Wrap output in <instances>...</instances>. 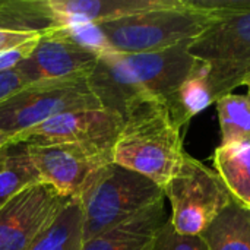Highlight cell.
Returning a JSON list of instances; mask_svg holds the SVG:
<instances>
[{
  "label": "cell",
  "mask_w": 250,
  "mask_h": 250,
  "mask_svg": "<svg viewBox=\"0 0 250 250\" xmlns=\"http://www.w3.org/2000/svg\"><path fill=\"white\" fill-rule=\"evenodd\" d=\"M180 132L167 105L151 98L125 120L111 149V161L152 180L164 190L186 154Z\"/></svg>",
  "instance_id": "1"
},
{
  "label": "cell",
  "mask_w": 250,
  "mask_h": 250,
  "mask_svg": "<svg viewBox=\"0 0 250 250\" xmlns=\"http://www.w3.org/2000/svg\"><path fill=\"white\" fill-rule=\"evenodd\" d=\"M212 18L188 0H171L163 7L103 22L97 28L111 51L138 54L193 41L207 29Z\"/></svg>",
  "instance_id": "2"
},
{
  "label": "cell",
  "mask_w": 250,
  "mask_h": 250,
  "mask_svg": "<svg viewBox=\"0 0 250 250\" xmlns=\"http://www.w3.org/2000/svg\"><path fill=\"white\" fill-rule=\"evenodd\" d=\"M164 190L152 180L114 163L103 167L78 198L82 240L110 230L164 201Z\"/></svg>",
  "instance_id": "3"
},
{
  "label": "cell",
  "mask_w": 250,
  "mask_h": 250,
  "mask_svg": "<svg viewBox=\"0 0 250 250\" xmlns=\"http://www.w3.org/2000/svg\"><path fill=\"white\" fill-rule=\"evenodd\" d=\"M207 29L189 47L190 54L209 67L214 103L250 76V12L215 13Z\"/></svg>",
  "instance_id": "4"
},
{
  "label": "cell",
  "mask_w": 250,
  "mask_h": 250,
  "mask_svg": "<svg viewBox=\"0 0 250 250\" xmlns=\"http://www.w3.org/2000/svg\"><path fill=\"white\" fill-rule=\"evenodd\" d=\"M164 196L171 205L168 221L183 236H201L234 201L214 168L188 152L164 188Z\"/></svg>",
  "instance_id": "5"
},
{
  "label": "cell",
  "mask_w": 250,
  "mask_h": 250,
  "mask_svg": "<svg viewBox=\"0 0 250 250\" xmlns=\"http://www.w3.org/2000/svg\"><path fill=\"white\" fill-rule=\"evenodd\" d=\"M85 108H103L86 78L37 82L0 104V129L13 138L56 116Z\"/></svg>",
  "instance_id": "6"
},
{
  "label": "cell",
  "mask_w": 250,
  "mask_h": 250,
  "mask_svg": "<svg viewBox=\"0 0 250 250\" xmlns=\"http://www.w3.org/2000/svg\"><path fill=\"white\" fill-rule=\"evenodd\" d=\"M41 183L62 196L78 199L95 174L111 161V151L78 144L25 145Z\"/></svg>",
  "instance_id": "7"
},
{
  "label": "cell",
  "mask_w": 250,
  "mask_h": 250,
  "mask_svg": "<svg viewBox=\"0 0 250 250\" xmlns=\"http://www.w3.org/2000/svg\"><path fill=\"white\" fill-rule=\"evenodd\" d=\"M72 199L34 183L0 208V250H31Z\"/></svg>",
  "instance_id": "8"
},
{
  "label": "cell",
  "mask_w": 250,
  "mask_h": 250,
  "mask_svg": "<svg viewBox=\"0 0 250 250\" xmlns=\"http://www.w3.org/2000/svg\"><path fill=\"white\" fill-rule=\"evenodd\" d=\"M125 120L105 108H85L56 116L10 139L13 145L78 144L111 151Z\"/></svg>",
  "instance_id": "9"
},
{
  "label": "cell",
  "mask_w": 250,
  "mask_h": 250,
  "mask_svg": "<svg viewBox=\"0 0 250 250\" xmlns=\"http://www.w3.org/2000/svg\"><path fill=\"white\" fill-rule=\"evenodd\" d=\"M98 57L100 53L70 38L60 26L42 32L29 56L15 70L28 85L86 78Z\"/></svg>",
  "instance_id": "10"
},
{
  "label": "cell",
  "mask_w": 250,
  "mask_h": 250,
  "mask_svg": "<svg viewBox=\"0 0 250 250\" xmlns=\"http://www.w3.org/2000/svg\"><path fill=\"white\" fill-rule=\"evenodd\" d=\"M190 42L149 53L117 54L144 89L168 105L198 62L189 51Z\"/></svg>",
  "instance_id": "11"
},
{
  "label": "cell",
  "mask_w": 250,
  "mask_h": 250,
  "mask_svg": "<svg viewBox=\"0 0 250 250\" xmlns=\"http://www.w3.org/2000/svg\"><path fill=\"white\" fill-rule=\"evenodd\" d=\"M86 82L100 105L126 120L139 105L154 98L135 79L114 51L100 54L86 76Z\"/></svg>",
  "instance_id": "12"
},
{
  "label": "cell",
  "mask_w": 250,
  "mask_h": 250,
  "mask_svg": "<svg viewBox=\"0 0 250 250\" xmlns=\"http://www.w3.org/2000/svg\"><path fill=\"white\" fill-rule=\"evenodd\" d=\"M166 217L164 201L82 243L81 250H154Z\"/></svg>",
  "instance_id": "13"
},
{
  "label": "cell",
  "mask_w": 250,
  "mask_h": 250,
  "mask_svg": "<svg viewBox=\"0 0 250 250\" xmlns=\"http://www.w3.org/2000/svg\"><path fill=\"white\" fill-rule=\"evenodd\" d=\"M171 0H48L60 26L98 25L168 4Z\"/></svg>",
  "instance_id": "14"
},
{
  "label": "cell",
  "mask_w": 250,
  "mask_h": 250,
  "mask_svg": "<svg viewBox=\"0 0 250 250\" xmlns=\"http://www.w3.org/2000/svg\"><path fill=\"white\" fill-rule=\"evenodd\" d=\"M201 237L208 250H250V208L233 201Z\"/></svg>",
  "instance_id": "15"
},
{
  "label": "cell",
  "mask_w": 250,
  "mask_h": 250,
  "mask_svg": "<svg viewBox=\"0 0 250 250\" xmlns=\"http://www.w3.org/2000/svg\"><path fill=\"white\" fill-rule=\"evenodd\" d=\"M212 163L231 198L250 208V142L220 145L214 151Z\"/></svg>",
  "instance_id": "16"
},
{
  "label": "cell",
  "mask_w": 250,
  "mask_h": 250,
  "mask_svg": "<svg viewBox=\"0 0 250 250\" xmlns=\"http://www.w3.org/2000/svg\"><path fill=\"white\" fill-rule=\"evenodd\" d=\"M214 103L209 88V67L198 60L195 69L167 105L173 122L183 129L196 114Z\"/></svg>",
  "instance_id": "17"
},
{
  "label": "cell",
  "mask_w": 250,
  "mask_h": 250,
  "mask_svg": "<svg viewBox=\"0 0 250 250\" xmlns=\"http://www.w3.org/2000/svg\"><path fill=\"white\" fill-rule=\"evenodd\" d=\"M60 28L48 0H0V31L45 32Z\"/></svg>",
  "instance_id": "18"
},
{
  "label": "cell",
  "mask_w": 250,
  "mask_h": 250,
  "mask_svg": "<svg viewBox=\"0 0 250 250\" xmlns=\"http://www.w3.org/2000/svg\"><path fill=\"white\" fill-rule=\"evenodd\" d=\"M221 145L250 142V89L246 94H229L215 101Z\"/></svg>",
  "instance_id": "19"
},
{
  "label": "cell",
  "mask_w": 250,
  "mask_h": 250,
  "mask_svg": "<svg viewBox=\"0 0 250 250\" xmlns=\"http://www.w3.org/2000/svg\"><path fill=\"white\" fill-rule=\"evenodd\" d=\"M82 243L81 207L78 199H72L31 250H81Z\"/></svg>",
  "instance_id": "20"
},
{
  "label": "cell",
  "mask_w": 250,
  "mask_h": 250,
  "mask_svg": "<svg viewBox=\"0 0 250 250\" xmlns=\"http://www.w3.org/2000/svg\"><path fill=\"white\" fill-rule=\"evenodd\" d=\"M34 183H40V177L26 154L25 145L9 146V157L0 170V208Z\"/></svg>",
  "instance_id": "21"
},
{
  "label": "cell",
  "mask_w": 250,
  "mask_h": 250,
  "mask_svg": "<svg viewBox=\"0 0 250 250\" xmlns=\"http://www.w3.org/2000/svg\"><path fill=\"white\" fill-rule=\"evenodd\" d=\"M154 250H208L201 236H183L179 234L170 221L161 227Z\"/></svg>",
  "instance_id": "22"
},
{
  "label": "cell",
  "mask_w": 250,
  "mask_h": 250,
  "mask_svg": "<svg viewBox=\"0 0 250 250\" xmlns=\"http://www.w3.org/2000/svg\"><path fill=\"white\" fill-rule=\"evenodd\" d=\"M26 86V81L16 70L0 72V104H3L6 100H9Z\"/></svg>",
  "instance_id": "23"
},
{
  "label": "cell",
  "mask_w": 250,
  "mask_h": 250,
  "mask_svg": "<svg viewBox=\"0 0 250 250\" xmlns=\"http://www.w3.org/2000/svg\"><path fill=\"white\" fill-rule=\"evenodd\" d=\"M38 40L31 41L28 44H23L21 47H16L13 50H7L0 53V72H7V70H15L32 51L34 45L37 44Z\"/></svg>",
  "instance_id": "24"
},
{
  "label": "cell",
  "mask_w": 250,
  "mask_h": 250,
  "mask_svg": "<svg viewBox=\"0 0 250 250\" xmlns=\"http://www.w3.org/2000/svg\"><path fill=\"white\" fill-rule=\"evenodd\" d=\"M42 32H10L0 31V53L13 50L31 41H35L41 37Z\"/></svg>",
  "instance_id": "25"
},
{
  "label": "cell",
  "mask_w": 250,
  "mask_h": 250,
  "mask_svg": "<svg viewBox=\"0 0 250 250\" xmlns=\"http://www.w3.org/2000/svg\"><path fill=\"white\" fill-rule=\"evenodd\" d=\"M10 139H12V136L0 129V152L10 146Z\"/></svg>",
  "instance_id": "26"
},
{
  "label": "cell",
  "mask_w": 250,
  "mask_h": 250,
  "mask_svg": "<svg viewBox=\"0 0 250 250\" xmlns=\"http://www.w3.org/2000/svg\"><path fill=\"white\" fill-rule=\"evenodd\" d=\"M7 157H9V148H6L4 151H1L0 152V170L4 167V164H6V160H7Z\"/></svg>",
  "instance_id": "27"
},
{
  "label": "cell",
  "mask_w": 250,
  "mask_h": 250,
  "mask_svg": "<svg viewBox=\"0 0 250 250\" xmlns=\"http://www.w3.org/2000/svg\"><path fill=\"white\" fill-rule=\"evenodd\" d=\"M245 85L248 86V89H250V76L246 79V82H245Z\"/></svg>",
  "instance_id": "28"
}]
</instances>
